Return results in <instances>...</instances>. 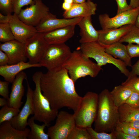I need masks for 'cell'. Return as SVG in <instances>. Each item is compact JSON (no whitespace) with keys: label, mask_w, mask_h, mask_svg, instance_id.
I'll return each mask as SVG.
<instances>
[{"label":"cell","mask_w":139,"mask_h":139,"mask_svg":"<svg viewBox=\"0 0 139 139\" xmlns=\"http://www.w3.org/2000/svg\"><path fill=\"white\" fill-rule=\"evenodd\" d=\"M74 83L64 68L42 73L40 81L42 93L53 109L58 110L67 107L74 112L79 108L82 98L76 92Z\"/></svg>","instance_id":"obj_1"},{"label":"cell","mask_w":139,"mask_h":139,"mask_svg":"<svg viewBox=\"0 0 139 139\" xmlns=\"http://www.w3.org/2000/svg\"><path fill=\"white\" fill-rule=\"evenodd\" d=\"M118 107L114 104L110 91L105 89L98 94L97 115L94 121V130L98 132L114 131L119 121Z\"/></svg>","instance_id":"obj_2"},{"label":"cell","mask_w":139,"mask_h":139,"mask_svg":"<svg viewBox=\"0 0 139 139\" xmlns=\"http://www.w3.org/2000/svg\"><path fill=\"white\" fill-rule=\"evenodd\" d=\"M63 68L67 71L74 83L79 78L86 76L95 77L102 69L97 63L84 56L79 49L72 52Z\"/></svg>","instance_id":"obj_3"},{"label":"cell","mask_w":139,"mask_h":139,"mask_svg":"<svg viewBox=\"0 0 139 139\" xmlns=\"http://www.w3.org/2000/svg\"><path fill=\"white\" fill-rule=\"evenodd\" d=\"M42 73L41 71L37 72L32 76L35 85L33 95L34 110L33 116L34 120L42 122L48 126L56 118L58 111L51 108L49 101L42 93L40 81Z\"/></svg>","instance_id":"obj_4"},{"label":"cell","mask_w":139,"mask_h":139,"mask_svg":"<svg viewBox=\"0 0 139 139\" xmlns=\"http://www.w3.org/2000/svg\"><path fill=\"white\" fill-rule=\"evenodd\" d=\"M84 56L95 60L99 66L111 64L117 68L121 72L128 77L130 72L125 63L107 53L104 47L98 41L81 44L79 49Z\"/></svg>","instance_id":"obj_5"},{"label":"cell","mask_w":139,"mask_h":139,"mask_svg":"<svg viewBox=\"0 0 139 139\" xmlns=\"http://www.w3.org/2000/svg\"><path fill=\"white\" fill-rule=\"evenodd\" d=\"M98 94L91 91L82 97L78 109L73 114L76 125L87 129L92 127L96 117Z\"/></svg>","instance_id":"obj_6"},{"label":"cell","mask_w":139,"mask_h":139,"mask_svg":"<svg viewBox=\"0 0 139 139\" xmlns=\"http://www.w3.org/2000/svg\"><path fill=\"white\" fill-rule=\"evenodd\" d=\"M72 53L65 43L49 44L39 63L48 71H58L63 68Z\"/></svg>","instance_id":"obj_7"},{"label":"cell","mask_w":139,"mask_h":139,"mask_svg":"<svg viewBox=\"0 0 139 139\" xmlns=\"http://www.w3.org/2000/svg\"><path fill=\"white\" fill-rule=\"evenodd\" d=\"M55 124L48 128L47 134L51 139H68L76 126L73 114L61 111L56 117Z\"/></svg>","instance_id":"obj_8"},{"label":"cell","mask_w":139,"mask_h":139,"mask_svg":"<svg viewBox=\"0 0 139 139\" xmlns=\"http://www.w3.org/2000/svg\"><path fill=\"white\" fill-rule=\"evenodd\" d=\"M139 13V6L122 12L113 17L107 14L100 15L98 20L102 29L117 28L129 24H135Z\"/></svg>","instance_id":"obj_9"},{"label":"cell","mask_w":139,"mask_h":139,"mask_svg":"<svg viewBox=\"0 0 139 139\" xmlns=\"http://www.w3.org/2000/svg\"><path fill=\"white\" fill-rule=\"evenodd\" d=\"M34 1L29 7L22 9L17 16L25 23L36 27L50 13L49 7L42 0Z\"/></svg>","instance_id":"obj_10"},{"label":"cell","mask_w":139,"mask_h":139,"mask_svg":"<svg viewBox=\"0 0 139 139\" xmlns=\"http://www.w3.org/2000/svg\"><path fill=\"white\" fill-rule=\"evenodd\" d=\"M49 44L42 33L37 32L25 44L26 56L31 64L39 63Z\"/></svg>","instance_id":"obj_11"},{"label":"cell","mask_w":139,"mask_h":139,"mask_svg":"<svg viewBox=\"0 0 139 139\" xmlns=\"http://www.w3.org/2000/svg\"><path fill=\"white\" fill-rule=\"evenodd\" d=\"M27 85L26 100L24 105L17 115L10 121L14 128L20 130H24L28 125V121L29 116L34 114V107L33 102V90L31 88L27 77L25 79Z\"/></svg>","instance_id":"obj_12"},{"label":"cell","mask_w":139,"mask_h":139,"mask_svg":"<svg viewBox=\"0 0 139 139\" xmlns=\"http://www.w3.org/2000/svg\"><path fill=\"white\" fill-rule=\"evenodd\" d=\"M9 24L15 39L24 44L38 32L35 27L25 23L15 13L11 15Z\"/></svg>","instance_id":"obj_13"},{"label":"cell","mask_w":139,"mask_h":139,"mask_svg":"<svg viewBox=\"0 0 139 139\" xmlns=\"http://www.w3.org/2000/svg\"><path fill=\"white\" fill-rule=\"evenodd\" d=\"M0 50L7 55L9 58L8 65L26 62L27 58L25 54V44L15 39L0 44Z\"/></svg>","instance_id":"obj_14"},{"label":"cell","mask_w":139,"mask_h":139,"mask_svg":"<svg viewBox=\"0 0 139 139\" xmlns=\"http://www.w3.org/2000/svg\"><path fill=\"white\" fill-rule=\"evenodd\" d=\"M82 18L59 19L50 13L36 28L38 32L43 33L69 25H77Z\"/></svg>","instance_id":"obj_15"},{"label":"cell","mask_w":139,"mask_h":139,"mask_svg":"<svg viewBox=\"0 0 139 139\" xmlns=\"http://www.w3.org/2000/svg\"><path fill=\"white\" fill-rule=\"evenodd\" d=\"M97 7L96 4L90 1L81 3H73L70 10L65 11L63 16L67 19L91 16L95 14Z\"/></svg>","instance_id":"obj_16"},{"label":"cell","mask_w":139,"mask_h":139,"mask_svg":"<svg viewBox=\"0 0 139 139\" xmlns=\"http://www.w3.org/2000/svg\"><path fill=\"white\" fill-rule=\"evenodd\" d=\"M27 77L26 73L23 71L16 76L12 83L11 91L8 100L7 105L9 107L19 109L21 107L23 103L21 101L24 92L23 82Z\"/></svg>","instance_id":"obj_17"},{"label":"cell","mask_w":139,"mask_h":139,"mask_svg":"<svg viewBox=\"0 0 139 139\" xmlns=\"http://www.w3.org/2000/svg\"><path fill=\"white\" fill-rule=\"evenodd\" d=\"M132 25H126L117 28L98 30V42L102 45H110L119 42L129 30Z\"/></svg>","instance_id":"obj_18"},{"label":"cell","mask_w":139,"mask_h":139,"mask_svg":"<svg viewBox=\"0 0 139 139\" xmlns=\"http://www.w3.org/2000/svg\"><path fill=\"white\" fill-rule=\"evenodd\" d=\"M76 25H69L43 33L44 37L49 44L65 43L74 36Z\"/></svg>","instance_id":"obj_19"},{"label":"cell","mask_w":139,"mask_h":139,"mask_svg":"<svg viewBox=\"0 0 139 139\" xmlns=\"http://www.w3.org/2000/svg\"><path fill=\"white\" fill-rule=\"evenodd\" d=\"M77 25L80 28L79 42L81 44L98 41L99 32L93 27L91 16L82 18Z\"/></svg>","instance_id":"obj_20"},{"label":"cell","mask_w":139,"mask_h":139,"mask_svg":"<svg viewBox=\"0 0 139 139\" xmlns=\"http://www.w3.org/2000/svg\"><path fill=\"white\" fill-rule=\"evenodd\" d=\"M41 67L39 63L33 64L29 62H21L13 65L0 66V75L5 81L12 83L16 76L23 70L31 67Z\"/></svg>","instance_id":"obj_21"},{"label":"cell","mask_w":139,"mask_h":139,"mask_svg":"<svg viewBox=\"0 0 139 139\" xmlns=\"http://www.w3.org/2000/svg\"><path fill=\"white\" fill-rule=\"evenodd\" d=\"M102 45L107 53L123 61L127 66H132L131 58L128 54L126 45L119 42L110 45Z\"/></svg>","instance_id":"obj_22"},{"label":"cell","mask_w":139,"mask_h":139,"mask_svg":"<svg viewBox=\"0 0 139 139\" xmlns=\"http://www.w3.org/2000/svg\"><path fill=\"white\" fill-rule=\"evenodd\" d=\"M30 130L26 128L20 130L13 127L10 121L4 122L0 125V139H28Z\"/></svg>","instance_id":"obj_23"},{"label":"cell","mask_w":139,"mask_h":139,"mask_svg":"<svg viewBox=\"0 0 139 139\" xmlns=\"http://www.w3.org/2000/svg\"><path fill=\"white\" fill-rule=\"evenodd\" d=\"M133 91L129 86L121 84L115 86L110 94L114 104L119 107L125 103Z\"/></svg>","instance_id":"obj_24"},{"label":"cell","mask_w":139,"mask_h":139,"mask_svg":"<svg viewBox=\"0 0 139 139\" xmlns=\"http://www.w3.org/2000/svg\"><path fill=\"white\" fill-rule=\"evenodd\" d=\"M119 121L128 122L139 120V107H132L125 103L118 107Z\"/></svg>","instance_id":"obj_25"},{"label":"cell","mask_w":139,"mask_h":139,"mask_svg":"<svg viewBox=\"0 0 139 139\" xmlns=\"http://www.w3.org/2000/svg\"><path fill=\"white\" fill-rule=\"evenodd\" d=\"M33 116L28 120V126L31 128L27 138L28 139H48V135L46 133L44 129L47 125L45 124L41 125L36 123Z\"/></svg>","instance_id":"obj_26"},{"label":"cell","mask_w":139,"mask_h":139,"mask_svg":"<svg viewBox=\"0 0 139 139\" xmlns=\"http://www.w3.org/2000/svg\"><path fill=\"white\" fill-rule=\"evenodd\" d=\"M20 111L19 109L9 107L8 105L3 107L0 110V125L4 122L10 121Z\"/></svg>","instance_id":"obj_27"},{"label":"cell","mask_w":139,"mask_h":139,"mask_svg":"<svg viewBox=\"0 0 139 139\" xmlns=\"http://www.w3.org/2000/svg\"><path fill=\"white\" fill-rule=\"evenodd\" d=\"M119 42L139 44V27L135 24L133 25L129 30Z\"/></svg>","instance_id":"obj_28"},{"label":"cell","mask_w":139,"mask_h":139,"mask_svg":"<svg viewBox=\"0 0 139 139\" xmlns=\"http://www.w3.org/2000/svg\"><path fill=\"white\" fill-rule=\"evenodd\" d=\"M15 40L9 23H0V41L3 43Z\"/></svg>","instance_id":"obj_29"},{"label":"cell","mask_w":139,"mask_h":139,"mask_svg":"<svg viewBox=\"0 0 139 139\" xmlns=\"http://www.w3.org/2000/svg\"><path fill=\"white\" fill-rule=\"evenodd\" d=\"M115 130L135 137L139 136V130L133 128L126 122L119 121L116 124Z\"/></svg>","instance_id":"obj_30"},{"label":"cell","mask_w":139,"mask_h":139,"mask_svg":"<svg viewBox=\"0 0 139 139\" xmlns=\"http://www.w3.org/2000/svg\"><path fill=\"white\" fill-rule=\"evenodd\" d=\"M68 139H92L87 129L76 126L69 136Z\"/></svg>","instance_id":"obj_31"},{"label":"cell","mask_w":139,"mask_h":139,"mask_svg":"<svg viewBox=\"0 0 139 139\" xmlns=\"http://www.w3.org/2000/svg\"><path fill=\"white\" fill-rule=\"evenodd\" d=\"M92 139H116L115 131L109 133L105 132H98L92 127L87 128Z\"/></svg>","instance_id":"obj_32"},{"label":"cell","mask_w":139,"mask_h":139,"mask_svg":"<svg viewBox=\"0 0 139 139\" xmlns=\"http://www.w3.org/2000/svg\"><path fill=\"white\" fill-rule=\"evenodd\" d=\"M121 84L129 86L139 94V77L137 76L127 77L126 80Z\"/></svg>","instance_id":"obj_33"},{"label":"cell","mask_w":139,"mask_h":139,"mask_svg":"<svg viewBox=\"0 0 139 139\" xmlns=\"http://www.w3.org/2000/svg\"><path fill=\"white\" fill-rule=\"evenodd\" d=\"M34 2V0H13L14 13L18 15L23 6L30 5Z\"/></svg>","instance_id":"obj_34"},{"label":"cell","mask_w":139,"mask_h":139,"mask_svg":"<svg viewBox=\"0 0 139 139\" xmlns=\"http://www.w3.org/2000/svg\"><path fill=\"white\" fill-rule=\"evenodd\" d=\"M0 10L6 15H11L13 12V0H0Z\"/></svg>","instance_id":"obj_35"},{"label":"cell","mask_w":139,"mask_h":139,"mask_svg":"<svg viewBox=\"0 0 139 139\" xmlns=\"http://www.w3.org/2000/svg\"><path fill=\"white\" fill-rule=\"evenodd\" d=\"M125 103L133 107H139V94L133 91Z\"/></svg>","instance_id":"obj_36"},{"label":"cell","mask_w":139,"mask_h":139,"mask_svg":"<svg viewBox=\"0 0 139 139\" xmlns=\"http://www.w3.org/2000/svg\"><path fill=\"white\" fill-rule=\"evenodd\" d=\"M126 47L128 54L131 58L139 57V44L128 43Z\"/></svg>","instance_id":"obj_37"},{"label":"cell","mask_w":139,"mask_h":139,"mask_svg":"<svg viewBox=\"0 0 139 139\" xmlns=\"http://www.w3.org/2000/svg\"><path fill=\"white\" fill-rule=\"evenodd\" d=\"M117 3V9L116 14L127 11L132 8L128 4L127 0H115Z\"/></svg>","instance_id":"obj_38"},{"label":"cell","mask_w":139,"mask_h":139,"mask_svg":"<svg viewBox=\"0 0 139 139\" xmlns=\"http://www.w3.org/2000/svg\"><path fill=\"white\" fill-rule=\"evenodd\" d=\"M8 82L0 81V95L8 100L9 99Z\"/></svg>","instance_id":"obj_39"},{"label":"cell","mask_w":139,"mask_h":139,"mask_svg":"<svg viewBox=\"0 0 139 139\" xmlns=\"http://www.w3.org/2000/svg\"><path fill=\"white\" fill-rule=\"evenodd\" d=\"M116 139H139V137L131 135L123 132L115 130Z\"/></svg>","instance_id":"obj_40"},{"label":"cell","mask_w":139,"mask_h":139,"mask_svg":"<svg viewBox=\"0 0 139 139\" xmlns=\"http://www.w3.org/2000/svg\"><path fill=\"white\" fill-rule=\"evenodd\" d=\"M131 67V70L130 72L128 77L136 75L139 77V59L137 62Z\"/></svg>","instance_id":"obj_41"},{"label":"cell","mask_w":139,"mask_h":139,"mask_svg":"<svg viewBox=\"0 0 139 139\" xmlns=\"http://www.w3.org/2000/svg\"><path fill=\"white\" fill-rule=\"evenodd\" d=\"M9 58L7 54L0 50V66H4L8 65Z\"/></svg>","instance_id":"obj_42"},{"label":"cell","mask_w":139,"mask_h":139,"mask_svg":"<svg viewBox=\"0 0 139 139\" xmlns=\"http://www.w3.org/2000/svg\"><path fill=\"white\" fill-rule=\"evenodd\" d=\"M5 15L0 13V23H9L11 15Z\"/></svg>","instance_id":"obj_43"},{"label":"cell","mask_w":139,"mask_h":139,"mask_svg":"<svg viewBox=\"0 0 139 139\" xmlns=\"http://www.w3.org/2000/svg\"><path fill=\"white\" fill-rule=\"evenodd\" d=\"M126 123L133 128L139 130V120H134Z\"/></svg>","instance_id":"obj_44"},{"label":"cell","mask_w":139,"mask_h":139,"mask_svg":"<svg viewBox=\"0 0 139 139\" xmlns=\"http://www.w3.org/2000/svg\"><path fill=\"white\" fill-rule=\"evenodd\" d=\"M129 5L132 8L139 6V0H130Z\"/></svg>","instance_id":"obj_45"},{"label":"cell","mask_w":139,"mask_h":139,"mask_svg":"<svg viewBox=\"0 0 139 139\" xmlns=\"http://www.w3.org/2000/svg\"><path fill=\"white\" fill-rule=\"evenodd\" d=\"M72 4L64 2L62 4V8L65 11H68L71 8Z\"/></svg>","instance_id":"obj_46"},{"label":"cell","mask_w":139,"mask_h":139,"mask_svg":"<svg viewBox=\"0 0 139 139\" xmlns=\"http://www.w3.org/2000/svg\"><path fill=\"white\" fill-rule=\"evenodd\" d=\"M8 104V100L4 98H0V107H3Z\"/></svg>","instance_id":"obj_47"},{"label":"cell","mask_w":139,"mask_h":139,"mask_svg":"<svg viewBox=\"0 0 139 139\" xmlns=\"http://www.w3.org/2000/svg\"><path fill=\"white\" fill-rule=\"evenodd\" d=\"M73 3H81L86 2V0H73Z\"/></svg>","instance_id":"obj_48"},{"label":"cell","mask_w":139,"mask_h":139,"mask_svg":"<svg viewBox=\"0 0 139 139\" xmlns=\"http://www.w3.org/2000/svg\"><path fill=\"white\" fill-rule=\"evenodd\" d=\"M135 25L139 27V13L135 22Z\"/></svg>","instance_id":"obj_49"},{"label":"cell","mask_w":139,"mask_h":139,"mask_svg":"<svg viewBox=\"0 0 139 139\" xmlns=\"http://www.w3.org/2000/svg\"><path fill=\"white\" fill-rule=\"evenodd\" d=\"M64 2L72 4L73 3V0H64Z\"/></svg>","instance_id":"obj_50"},{"label":"cell","mask_w":139,"mask_h":139,"mask_svg":"<svg viewBox=\"0 0 139 139\" xmlns=\"http://www.w3.org/2000/svg\"><path fill=\"white\" fill-rule=\"evenodd\" d=\"M88 1H91L92 0H88Z\"/></svg>","instance_id":"obj_51"},{"label":"cell","mask_w":139,"mask_h":139,"mask_svg":"<svg viewBox=\"0 0 139 139\" xmlns=\"http://www.w3.org/2000/svg\"></svg>","instance_id":"obj_52"}]
</instances>
